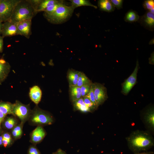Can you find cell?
Returning <instances> with one entry per match:
<instances>
[{
    "label": "cell",
    "instance_id": "60d3db41",
    "mask_svg": "<svg viewBox=\"0 0 154 154\" xmlns=\"http://www.w3.org/2000/svg\"><path fill=\"white\" fill-rule=\"evenodd\" d=\"M53 154H66L64 151L59 149L56 152L54 153Z\"/></svg>",
    "mask_w": 154,
    "mask_h": 154
},
{
    "label": "cell",
    "instance_id": "d590c367",
    "mask_svg": "<svg viewBox=\"0 0 154 154\" xmlns=\"http://www.w3.org/2000/svg\"><path fill=\"white\" fill-rule=\"evenodd\" d=\"M3 138L6 139L11 142V135L9 133H4L2 136Z\"/></svg>",
    "mask_w": 154,
    "mask_h": 154
},
{
    "label": "cell",
    "instance_id": "1f68e13d",
    "mask_svg": "<svg viewBox=\"0 0 154 154\" xmlns=\"http://www.w3.org/2000/svg\"><path fill=\"white\" fill-rule=\"evenodd\" d=\"M82 98L85 104L89 108L91 111L95 110L97 108L86 96Z\"/></svg>",
    "mask_w": 154,
    "mask_h": 154
},
{
    "label": "cell",
    "instance_id": "f1b7e54d",
    "mask_svg": "<svg viewBox=\"0 0 154 154\" xmlns=\"http://www.w3.org/2000/svg\"><path fill=\"white\" fill-rule=\"evenodd\" d=\"M143 5V8L147 10V11H150L152 9L154 8V1L153 0L144 1Z\"/></svg>",
    "mask_w": 154,
    "mask_h": 154
},
{
    "label": "cell",
    "instance_id": "30bf717a",
    "mask_svg": "<svg viewBox=\"0 0 154 154\" xmlns=\"http://www.w3.org/2000/svg\"><path fill=\"white\" fill-rule=\"evenodd\" d=\"M1 34L4 38L19 35L17 24L10 20L4 22L3 23Z\"/></svg>",
    "mask_w": 154,
    "mask_h": 154
},
{
    "label": "cell",
    "instance_id": "277c9868",
    "mask_svg": "<svg viewBox=\"0 0 154 154\" xmlns=\"http://www.w3.org/2000/svg\"><path fill=\"white\" fill-rule=\"evenodd\" d=\"M21 0H0V22L10 19L17 5Z\"/></svg>",
    "mask_w": 154,
    "mask_h": 154
},
{
    "label": "cell",
    "instance_id": "8d00e7d4",
    "mask_svg": "<svg viewBox=\"0 0 154 154\" xmlns=\"http://www.w3.org/2000/svg\"><path fill=\"white\" fill-rule=\"evenodd\" d=\"M4 37L0 35V52H2L3 48V39Z\"/></svg>",
    "mask_w": 154,
    "mask_h": 154
},
{
    "label": "cell",
    "instance_id": "f546056e",
    "mask_svg": "<svg viewBox=\"0 0 154 154\" xmlns=\"http://www.w3.org/2000/svg\"><path fill=\"white\" fill-rule=\"evenodd\" d=\"M92 83L84 84L80 87L82 98L86 96L88 93Z\"/></svg>",
    "mask_w": 154,
    "mask_h": 154
},
{
    "label": "cell",
    "instance_id": "3957f363",
    "mask_svg": "<svg viewBox=\"0 0 154 154\" xmlns=\"http://www.w3.org/2000/svg\"><path fill=\"white\" fill-rule=\"evenodd\" d=\"M74 9L63 3L60 4L56 11L50 15L44 14L47 20L51 23L57 24L65 21L72 13Z\"/></svg>",
    "mask_w": 154,
    "mask_h": 154
},
{
    "label": "cell",
    "instance_id": "cb8c5ba5",
    "mask_svg": "<svg viewBox=\"0 0 154 154\" xmlns=\"http://www.w3.org/2000/svg\"><path fill=\"white\" fill-rule=\"evenodd\" d=\"M21 22L26 32L28 38H29L31 33V20H26Z\"/></svg>",
    "mask_w": 154,
    "mask_h": 154
},
{
    "label": "cell",
    "instance_id": "44dd1931",
    "mask_svg": "<svg viewBox=\"0 0 154 154\" xmlns=\"http://www.w3.org/2000/svg\"><path fill=\"white\" fill-rule=\"evenodd\" d=\"M13 104L8 102H0V110L5 115L12 114Z\"/></svg>",
    "mask_w": 154,
    "mask_h": 154
},
{
    "label": "cell",
    "instance_id": "484cf974",
    "mask_svg": "<svg viewBox=\"0 0 154 154\" xmlns=\"http://www.w3.org/2000/svg\"><path fill=\"white\" fill-rule=\"evenodd\" d=\"M17 121L13 117L8 118L4 123V125L6 128L8 129H11L13 128L16 125Z\"/></svg>",
    "mask_w": 154,
    "mask_h": 154
},
{
    "label": "cell",
    "instance_id": "603a6c76",
    "mask_svg": "<svg viewBox=\"0 0 154 154\" xmlns=\"http://www.w3.org/2000/svg\"><path fill=\"white\" fill-rule=\"evenodd\" d=\"M92 83L91 81L83 72H80L77 86L80 87L82 86Z\"/></svg>",
    "mask_w": 154,
    "mask_h": 154
},
{
    "label": "cell",
    "instance_id": "8992f818",
    "mask_svg": "<svg viewBox=\"0 0 154 154\" xmlns=\"http://www.w3.org/2000/svg\"><path fill=\"white\" fill-rule=\"evenodd\" d=\"M31 121L34 124L40 125H50L53 119L49 114L39 109H36L33 112Z\"/></svg>",
    "mask_w": 154,
    "mask_h": 154
},
{
    "label": "cell",
    "instance_id": "836d02e7",
    "mask_svg": "<svg viewBox=\"0 0 154 154\" xmlns=\"http://www.w3.org/2000/svg\"><path fill=\"white\" fill-rule=\"evenodd\" d=\"M28 1L31 4L35 11L37 13V8L42 0H28Z\"/></svg>",
    "mask_w": 154,
    "mask_h": 154
},
{
    "label": "cell",
    "instance_id": "b9f144b4",
    "mask_svg": "<svg viewBox=\"0 0 154 154\" xmlns=\"http://www.w3.org/2000/svg\"><path fill=\"white\" fill-rule=\"evenodd\" d=\"M2 136H0V145L2 144Z\"/></svg>",
    "mask_w": 154,
    "mask_h": 154
},
{
    "label": "cell",
    "instance_id": "f6af8a7d",
    "mask_svg": "<svg viewBox=\"0 0 154 154\" xmlns=\"http://www.w3.org/2000/svg\"><path fill=\"white\" fill-rule=\"evenodd\" d=\"M1 35V32L0 33V35Z\"/></svg>",
    "mask_w": 154,
    "mask_h": 154
},
{
    "label": "cell",
    "instance_id": "f35d334b",
    "mask_svg": "<svg viewBox=\"0 0 154 154\" xmlns=\"http://www.w3.org/2000/svg\"><path fill=\"white\" fill-rule=\"evenodd\" d=\"M5 116L0 110V124L3 120Z\"/></svg>",
    "mask_w": 154,
    "mask_h": 154
},
{
    "label": "cell",
    "instance_id": "6da1fadb",
    "mask_svg": "<svg viewBox=\"0 0 154 154\" xmlns=\"http://www.w3.org/2000/svg\"><path fill=\"white\" fill-rule=\"evenodd\" d=\"M126 139L129 149L134 153L147 151L154 145V138L147 131H133Z\"/></svg>",
    "mask_w": 154,
    "mask_h": 154
},
{
    "label": "cell",
    "instance_id": "5b68a950",
    "mask_svg": "<svg viewBox=\"0 0 154 154\" xmlns=\"http://www.w3.org/2000/svg\"><path fill=\"white\" fill-rule=\"evenodd\" d=\"M30 114L31 110L28 106L18 101L13 104L12 114L18 117L22 123L27 119Z\"/></svg>",
    "mask_w": 154,
    "mask_h": 154
},
{
    "label": "cell",
    "instance_id": "9a60e30c",
    "mask_svg": "<svg viewBox=\"0 0 154 154\" xmlns=\"http://www.w3.org/2000/svg\"><path fill=\"white\" fill-rule=\"evenodd\" d=\"M80 72L70 70L67 73V78L70 87L77 86Z\"/></svg>",
    "mask_w": 154,
    "mask_h": 154
},
{
    "label": "cell",
    "instance_id": "e0dca14e",
    "mask_svg": "<svg viewBox=\"0 0 154 154\" xmlns=\"http://www.w3.org/2000/svg\"><path fill=\"white\" fill-rule=\"evenodd\" d=\"M61 3H63V1L56 0H42L37 8V12L43 11L44 9L50 6Z\"/></svg>",
    "mask_w": 154,
    "mask_h": 154
},
{
    "label": "cell",
    "instance_id": "d4e9b609",
    "mask_svg": "<svg viewBox=\"0 0 154 154\" xmlns=\"http://www.w3.org/2000/svg\"><path fill=\"white\" fill-rule=\"evenodd\" d=\"M21 125L15 126L13 128L12 133L15 139L19 138L22 135V129Z\"/></svg>",
    "mask_w": 154,
    "mask_h": 154
},
{
    "label": "cell",
    "instance_id": "4316f807",
    "mask_svg": "<svg viewBox=\"0 0 154 154\" xmlns=\"http://www.w3.org/2000/svg\"><path fill=\"white\" fill-rule=\"evenodd\" d=\"M86 96L87 97L94 105L98 108L94 94L93 83L92 84L90 89Z\"/></svg>",
    "mask_w": 154,
    "mask_h": 154
},
{
    "label": "cell",
    "instance_id": "52a82bcc",
    "mask_svg": "<svg viewBox=\"0 0 154 154\" xmlns=\"http://www.w3.org/2000/svg\"><path fill=\"white\" fill-rule=\"evenodd\" d=\"M139 67V62L137 61L133 73L122 84L121 92L124 95H127L136 83Z\"/></svg>",
    "mask_w": 154,
    "mask_h": 154
},
{
    "label": "cell",
    "instance_id": "ab89813d",
    "mask_svg": "<svg viewBox=\"0 0 154 154\" xmlns=\"http://www.w3.org/2000/svg\"><path fill=\"white\" fill-rule=\"evenodd\" d=\"M134 154H154V153L152 151H145L135 153Z\"/></svg>",
    "mask_w": 154,
    "mask_h": 154
},
{
    "label": "cell",
    "instance_id": "74e56055",
    "mask_svg": "<svg viewBox=\"0 0 154 154\" xmlns=\"http://www.w3.org/2000/svg\"><path fill=\"white\" fill-rule=\"evenodd\" d=\"M11 142L8 140L3 138L2 144L5 147H6L7 146L9 145L10 144Z\"/></svg>",
    "mask_w": 154,
    "mask_h": 154
},
{
    "label": "cell",
    "instance_id": "7dc6e473",
    "mask_svg": "<svg viewBox=\"0 0 154 154\" xmlns=\"http://www.w3.org/2000/svg\"></svg>",
    "mask_w": 154,
    "mask_h": 154
},
{
    "label": "cell",
    "instance_id": "7c38bea8",
    "mask_svg": "<svg viewBox=\"0 0 154 154\" xmlns=\"http://www.w3.org/2000/svg\"><path fill=\"white\" fill-rule=\"evenodd\" d=\"M11 68L9 64L3 58L0 59V84L5 80Z\"/></svg>",
    "mask_w": 154,
    "mask_h": 154
},
{
    "label": "cell",
    "instance_id": "5bb4252c",
    "mask_svg": "<svg viewBox=\"0 0 154 154\" xmlns=\"http://www.w3.org/2000/svg\"><path fill=\"white\" fill-rule=\"evenodd\" d=\"M42 93L40 88L37 86H35L30 88L29 96L31 99L37 105L41 100Z\"/></svg>",
    "mask_w": 154,
    "mask_h": 154
},
{
    "label": "cell",
    "instance_id": "7bdbcfd3",
    "mask_svg": "<svg viewBox=\"0 0 154 154\" xmlns=\"http://www.w3.org/2000/svg\"><path fill=\"white\" fill-rule=\"evenodd\" d=\"M2 26L3 23H2L0 22V33L1 32Z\"/></svg>",
    "mask_w": 154,
    "mask_h": 154
},
{
    "label": "cell",
    "instance_id": "d6986e66",
    "mask_svg": "<svg viewBox=\"0 0 154 154\" xmlns=\"http://www.w3.org/2000/svg\"><path fill=\"white\" fill-rule=\"evenodd\" d=\"M139 17L137 12L132 10H130L126 13L124 19L126 22L133 23L138 21Z\"/></svg>",
    "mask_w": 154,
    "mask_h": 154
},
{
    "label": "cell",
    "instance_id": "9c48e42d",
    "mask_svg": "<svg viewBox=\"0 0 154 154\" xmlns=\"http://www.w3.org/2000/svg\"><path fill=\"white\" fill-rule=\"evenodd\" d=\"M142 120L146 128L150 133H154V110L153 107L148 108L144 113L142 117Z\"/></svg>",
    "mask_w": 154,
    "mask_h": 154
},
{
    "label": "cell",
    "instance_id": "e575fe53",
    "mask_svg": "<svg viewBox=\"0 0 154 154\" xmlns=\"http://www.w3.org/2000/svg\"><path fill=\"white\" fill-rule=\"evenodd\" d=\"M28 154H40V153L35 147L31 146L29 149Z\"/></svg>",
    "mask_w": 154,
    "mask_h": 154
},
{
    "label": "cell",
    "instance_id": "ffe728a7",
    "mask_svg": "<svg viewBox=\"0 0 154 154\" xmlns=\"http://www.w3.org/2000/svg\"><path fill=\"white\" fill-rule=\"evenodd\" d=\"M74 107L76 110L83 112H87L91 111L84 103L82 98L74 102Z\"/></svg>",
    "mask_w": 154,
    "mask_h": 154
},
{
    "label": "cell",
    "instance_id": "8fae6325",
    "mask_svg": "<svg viewBox=\"0 0 154 154\" xmlns=\"http://www.w3.org/2000/svg\"><path fill=\"white\" fill-rule=\"evenodd\" d=\"M145 29L153 31L154 29V14L147 11L143 16L139 17L138 21Z\"/></svg>",
    "mask_w": 154,
    "mask_h": 154
},
{
    "label": "cell",
    "instance_id": "ee69618b",
    "mask_svg": "<svg viewBox=\"0 0 154 154\" xmlns=\"http://www.w3.org/2000/svg\"><path fill=\"white\" fill-rule=\"evenodd\" d=\"M150 44H154V39H153L151 40L150 42Z\"/></svg>",
    "mask_w": 154,
    "mask_h": 154
},
{
    "label": "cell",
    "instance_id": "d6a6232c",
    "mask_svg": "<svg viewBox=\"0 0 154 154\" xmlns=\"http://www.w3.org/2000/svg\"><path fill=\"white\" fill-rule=\"evenodd\" d=\"M112 4L117 9H120L122 8L123 0H110Z\"/></svg>",
    "mask_w": 154,
    "mask_h": 154
},
{
    "label": "cell",
    "instance_id": "83f0119b",
    "mask_svg": "<svg viewBox=\"0 0 154 154\" xmlns=\"http://www.w3.org/2000/svg\"><path fill=\"white\" fill-rule=\"evenodd\" d=\"M62 3H63L55 4L46 8L43 11L44 12V14L50 15L56 11L59 5Z\"/></svg>",
    "mask_w": 154,
    "mask_h": 154
},
{
    "label": "cell",
    "instance_id": "4dcf8cb0",
    "mask_svg": "<svg viewBox=\"0 0 154 154\" xmlns=\"http://www.w3.org/2000/svg\"><path fill=\"white\" fill-rule=\"evenodd\" d=\"M19 35L23 36L28 38L26 32L21 22L16 23Z\"/></svg>",
    "mask_w": 154,
    "mask_h": 154
},
{
    "label": "cell",
    "instance_id": "ac0fdd59",
    "mask_svg": "<svg viewBox=\"0 0 154 154\" xmlns=\"http://www.w3.org/2000/svg\"><path fill=\"white\" fill-rule=\"evenodd\" d=\"M69 87L70 97L72 102H74L82 98L80 87L77 86Z\"/></svg>",
    "mask_w": 154,
    "mask_h": 154
},
{
    "label": "cell",
    "instance_id": "7402d4cb",
    "mask_svg": "<svg viewBox=\"0 0 154 154\" xmlns=\"http://www.w3.org/2000/svg\"><path fill=\"white\" fill-rule=\"evenodd\" d=\"M71 6L75 8L82 6H89L96 9L97 7L92 4L89 1L87 0H70Z\"/></svg>",
    "mask_w": 154,
    "mask_h": 154
},
{
    "label": "cell",
    "instance_id": "4fadbf2b",
    "mask_svg": "<svg viewBox=\"0 0 154 154\" xmlns=\"http://www.w3.org/2000/svg\"><path fill=\"white\" fill-rule=\"evenodd\" d=\"M46 135L43 128L40 126H37L32 132L31 135V141L34 143L41 141Z\"/></svg>",
    "mask_w": 154,
    "mask_h": 154
},
{
    "label": "cell",
    "instance_id": "7a4b0ae2",
    "mask_svg": "<svg viewBox=\"0 0 154 154\" xmlns=\"http://www.w3.org/2000/svg\"><path fill=\"white\" fill-rule=\"evenodd\" d=\"M36 13L28 0H21L15 7L10 20L16 23L26 20H32Z\"/></svg>",
    "mask_w": 154,
    "mask_h": 154
},
{
    "label": "cell",
    "instance_id": "2e32d148",
    "mask_svg": "<svg viewBox=\"0 0 154 154\" xmlns=\"http://www.w3.org/2000/svg\"><path fill=\"white\" fill-rule=\"evenodd\" d=\"M98 5L100 10L108 12H112L115 9V8L109 0H99Z\"/></svg>",
    "mask_w": 154,
    "mask_h": 154
},
{
    "label": "cell",
    "instance_id": "ba28073f",
    "mask_svg": "<svg viewBox=\"0 0 154 154\" xmlns=\"http://www.w3.org/2000/svg\"><path fill=\"white\" fill-rule=\"evenodd\" d=\"M93 85L94 95L98 107L108 98L107 89L102 84L99 83H93Z\"/></svg>",
    "mask_w": 154,
    "mask_h": 154
},
{
    "label": "cell",
    "instance_id": "bcb514c9",
    "mask_svg": "<svg viewBox=\"0 0 154 154\" xmlns=\"http://www.w3.org/2000/svg\"><path fill=\"white\" fill-rule=\"evenodd\" d=\"M1 125H0V129H1Z\"/></svg>",
    "mask_w": 154,
    "mask_h": 154
}]
</instances>
